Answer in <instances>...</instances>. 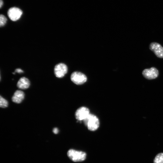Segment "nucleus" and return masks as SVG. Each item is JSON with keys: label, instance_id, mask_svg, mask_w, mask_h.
I'll list each match as a JSON object with an SVG mask.
<instances>
[{"label": "nucleus", "instance_id": "2eb2a0df", "mask_svg": "<svg viewBox=\"0 0 163 163\" xmlns=\"http://www.w3.org/2000/svg\"><path fill=\"white\" fill-rule=\"evenodd\" d=\"M59 129L57 128H55L53 129V132L55 134H57L59 132Z\"/></svg>", "mask_w": 163, "mask_h": 163}, {"label": "nucleus", "instance_id": "0eeeda50", "mask_svg": "<svg viewBox=\"0 0 163 163\" xmlns=\"http://www.w3.org/2000/svg\"><path fill=\"white\" fill-rule=\"evenodd\" d=\"M89 109L85 107H82L78 108L75 111V116L79 121L83 120L90 114Z\"/></svg>", "mask_w": 163, "mask_h": 163}, {"label": "nucleus", "instance_id": "20e7f679", "mask_svg": "<svg viewBox=\"0 0 163 163\" xmlns=\"http://www.w3.org/2000/svg\"><path fill=\"white\" fill-rule=\"evenodd\" d=\"M142 75L145 78L151 80L157 78L159 75V72L157 69L155 67L146 69L142 72Z\"/></svg>", "mask_w": 163, "mask_h": 163}, {"label": "nucleus", "instance_id": "4468645a", "mask_svg": "<svg viewBox=\"0 0 163 163\" xmlns=\"http://www.w3.org/2000/svg\"><path fill=\"white\" fill-rule=\"evenodd\" d=\"M15 72L18 73H21L24 72L21 69L18 68L15 69Z\"/></svg>", "mask_w": 163, "mask_h": 163}, {"label": "nucleus", "instance_id": "7ed1b4c3", "mask_svg": "<svg viewBox=\"0 0 163 163\" xmlns=\"http://www.w3.org/2000/svg\"><path fill=\"white\" fill-rule=\"evenodd\" d=\"M71 80L77 85L84 83L87 80L86 76L83 73L78 72H74L71 75Z\"/></svg>", "mask_w": 163, "mask_h": 163}, {"label": "nucleus", "instance_id": "1a4fd4ad", "mask_svg": "<svg viewBox=\"0 0 163 163\" xmlns=\"http://www.w3.org/2000/svg\"><path fill=\"white\" fill-rule=\"evenodd\" d=\"M24 93L22 91L17 90L12 97V101L14 102L17 104L20 103L24 100Z\"/></svg>", "mask_w": 163, "mask_h": 163}, {"label": "nucleus", "instance_id": "39448f33", "mask_svg": "<svg viewBox=\"0 0 163 163\" xmlns=\"http://www.w3.org/2000/svg\"><path fill=\"white\" fill-rule=\"evenodd\" d=\"M67 72V66L63 63H61L57 64L54 68V74L56 77L58 78L63 77Z\"/></svg>", "mask_w": 163, "mask_h": 163}, {"label": "nucleus", "instance_id": "423d86ee", "mask_svg": "<svg viewBox=\"0 0 163 163\" xmlns=\"http://www.w3.org/2000/svg\"><path fill=\"white\" fill-rule=\"evenodd\" d=\"M22 13V11L21 9L15 7L10 8L8 11V17L13 21L18 20L21 17Z\"/></svg>", "mask_w": 163, "mask_h": 163}, {"label": "nucleus", "instance_id": "9b49d317", "mask_svg": "<svg viewBox=\"0 0 163 163\" xmlns=\"http://www.w3.org/2000/svg\"><path fill=\"white\" fill-rule=\"evenodd\" d=\"M153 163H163V153L157 154L153 160Z\"/></svg>", "mask_w": 163, "mask_h": 163}, {"label": "nucleus", "instance_id": "ddd939ff", "mask_svg": "<svg viewBox=\"0 0 163 163\" xmlns=\"http://www.w3.org/2000/svg\"><path fill=\"white\" fill-rule=\"evenodd\" d=\"M7 21V18L4 15L1 14L0 15V26L3 27L6 24Z\"/></svg>", "mask_w": 163, "mask_h": 163}, {"label": "nucleus", "instance_id": "9d476101", "mask_svg": "<svg viewBox=\"0 0 163 163\" xmlns=\"http://www.w3.org/2000/svg\"><path fill=\"white\" fill-rule=\"evenodd\" d=\"M30 85L29 80L25 77L21 78L17 83V87L21 89H26L28 88Z\"/></svg>", "mask_w": 163, "mask_h": 163}, {"label": "nucleus", "instance_id": "dca6fc26", "mask_svg": "<svg viewBox=\"0 0 163 163\" xmlns=\"http://www.w3.org/2000/svg\"><path fill=\"white\" fill-rule=\"evenodd\" d=\"M3 2L2 0H0V7L1 8L3 5Z\"/></svg>", "mask_w": 163, "mask_h": 163}, {"label": "nucleus", "instance_id": "f257e3e1", "mask_svg": "<svg viewBox=\"0 0 163 163\" xmlns=\"http://www.w3.org/2000/svg\"><path fill=\"white\" fill-rule=\"evenodd\" d=\"M83 121L85 125L90 131H95L99 127V120L97 117L94 114L90 113Z\"/></svg>", "mask_w": 163, "mask_h": 163}, {"label": "nucleus", "instance_id": "f03ea898", "mask_svg": "<svg viewBox=\"0 0 163 163\" xmlns=\"http://www.w3.org/2000/svg\"><path fill=\"white\" fill-rule=\"evenodd\" d=\"M68 157L73 161L80 162L84 160L86 157L85 153L73 149L69 150L67 152Z\"/></svg>", "mask_w": 163, "mask_h": 163}, {"label": "nucleus", "instance_id": "f8f14e48", "mask_svg": "<svg viewBox=\"0 0 163 163\" xmlns=\"http://www.w3.org/2000/svg\"><path fill=\"white\" fill-rule=\"evenodd\" d=\"M8 102L1 96L0 97V106L2 108H6L8 106Z\"/></svg>", "mask_w": 163, "mask_h": 163}, {"label": "nucleus", "instance_id": "6e6552de", "mask_svg": "<svg viewBox=\"0 0 163 163\" xmlns=\"http://www.w3.org/2000/svg\"><path fill=\"white\" fill-rule=\"evenodd\" d=\"M149 48L157 57L163 58V47L160 44L156 42H152L149 45Z\"/></svg>", "mask_w": 163, "mask_h": 163}]
</instances>
